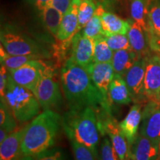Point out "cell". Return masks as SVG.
<instances>
[{
  "label": "cell",
  "instance_id": "1",
  "mask_svg": "<svg viewBox=\"0 0 160 160\" xmlns=\"http://www.w3.org/2000/svg\"><path fill=\"white\" fill-rule=\"evenodd\" d=\"M60 82L69 109L91 108L97 113L98 119L111 114V103L106 101L96 87L87 70L76 64L70 57L60 71Z\"/></svg>",
  "mask_w": 160,
  "mask_h": 160
},
{
  "label": "cell",
  "instance_id": "2",
  "mask_svg": "<svg viewBox=\"0 0 160 160\" xmlns=\"http://www.w3.org/2000/svg\"><path fill=\"white\" fill-rule=\"evenodd\" d=\"M62 117L55 111L45 110L25 127L22 151L25 156L35 157L55 145Z\"/></svg>",
  "mask_w": 160,
  "mask_h": 160
},
{
  "label": "cell",
  "instance_id": "3",
  "mask_svg": "<svg viewBox=\"0 0 160 160\" xmlns=\"http://www.w3.org/2000/svg\"><path fill=\"white\" fill-rule=\"evenodd\" d=\"M62 126L68 138H73L88 148L98 160L100 131L94 110L91 108L69 109L62 117Z\"/></svg>",
  "mask_w": 160,
  "mask_h": 160
},
{
  "label": "cell",
  "instance_id": "4",
  "mask_svg": "<svg viewBox=\"0 0 160 160\" xmlns=\"http://www.w3.org/2000/svg\"><path fill=\"white\" fill-rule=\"evenodd\" d=\"M4 97L20 124L28 122L39 114L42 107L34 93L16 83L10 73Z\"/></svg>",
  "mask_w": 160,
  "mask_h": 160
},
{
  "label": "cell",
  "instance_id": "5",
  "mask_svg": "<svg viewBox=\"0 0 160 160\" xmlns=\"http://www.w3.org/2000/svg\"><path fill=\"white\" fill-rule=\"evenodd\" d=\"M0 39L1 45L10 55H33L40 59L51 57V53L42 44L11 27L2 30Z\"/></svg>",
  "mask_w": 160,
  "mask_h": 160
},
{
  "label": "cell",
  "instance_id": "6",
  "mask_svg": "<svg viewBox=\"0 0 160 160\" xmlns=\"http://www.w3.org/2000/svg\"><path fill=\"white\" fill-rule=\"evenodd\" d=\"M42 108L54 111L62 103V94L55 69L46 62L34 92Z\"/></svg>",
  "mask_w": 160,
  "mask_h": 160
},
{
  "label": "cell",
  "instance_id": "7",
  "mask_svg": "<svg viewBox=\"0 0 160 160\" xmlns=\"http://www.w3.org/2000/svg\"><path fill=\"white\" fill-rule=\"evenodd\" d=\"M140 134L160 145V100L149 99L142 113Z\"/></svg>",
  "mask_w": 160,
  "mask_h": 160
},
{
  "label": "cell",
  "instance_id": "8",
  "mask_svg": "<svg viewBox=\"0 0 160 160\" xmlns=\"http://www.w3.org/2000/svg\"><path fill=\"white\" fill-rule=\"evenodd\" d=\"M99 127L101 134H106L110 138L119 160L131 159L128 143L120 129L119 123L111 114L106 115L99 120Z\"/></svg>",
  "mask_w": 160,
  "mask_h": 160
},
{
  "label": "cell",
  "instance_id": "9",
  "mask_svg": "<svg viewBox=\"0 0 160 160\" xmlns=\"http://www.w3.org/2000/svg\"><path fill=\"white\" fill-rule=\"evenodd\" d=\"M45 63L42 59L31 60L19 68L9 71V73L16 83L33 93Z\"/></svg>",
  "mask_w": 160,
  "mask_h": 160
},
{
  "label": "cell",
  "instance_id": "10",
  "mask_svg": "<svg viewBox=\"0 0 160 160\" xmlns=\"http://www.w3.org/2000/svg\"><path fill=\"white\" fill-rule=\"evenodd\" d=\"M145 68L146 58L138 59L127 72L125 77L131 97L135 103L140 104L143 102H148L144 88Z\"/></svg>",
  "mask_w": 160,
  "mask_h": 160
},
{
  "label": "cell",
  "instance_id": "11",
  "mask_svg": "<svg viewBox=\"0 0 160 160\" xmlns=\"http://www.w3.org/2000/svg\"><path fill=\"white\" fill-rule=\"evenodd\" d=\"M71 51L70 58L76 64L87 69L93 62L94 40L78 32L71 41Z\"/></svg>",
  "mask_w": 160,
  "mask_h": 160
},
{
  "label": "cell",
  "instance_id": "12",
  "mask_svg": "<svg viewBox=\"0 0 160 160\" xmlns=\"http://www.w3.org/2000/svg\"><path fill=\"white\" fill-rule=\"evenodd\" d=\"M80 2L81 0H72L69 10L63 15L57 39L62 45H71L73 37L79 32L78 11Z\"/></svg>",
  "mask_w": 160,
  "mask_h": 160
},
{
  "label": "cell",
  "instance_id": "13",
  "mask_svg": "<svg viewBox=\"0 0 160 160\" xmlns=\"http://www.w3.org/2000/svg\"><path fill=\"white\" fill-rule=\"evenodd\" d=\"M144 88L148 101L152 99H159L160 95V56L149 55L146 57Z\"/></svg>",
  "mask_w": 160,
  "mask_h": 160
},
{
  "label": "cell",
  "instance_id": "14",
  "mask_svg": "<svg viewBox=\"0 0 160 160\" xmlns=\"http://www.w3.org/2000/svg\"><path fill=\"white\" fill-rule=\"evenodd\" d=\"M91 79L106 101L108 102L110 85L115 77V71L111 63L93 62L87 69Z\"/></svg>",
  "mask_w": 160,
  "mask_h": 160
},
{
  "label": "cell",
  "instance_id": "15",
  "mask_svg": "<svg viewBox=\"0 0 160 160\" xmlns=\"http://www.w3.org/2000/svg\"><path fill=\"white\" fill-rule=\"evenodd\" d=\"M132 160H157L160 154V145L142 134H138L129 146Z\"/></svg>",
  "mask_w": 160,
  "mask_h": 160
},
{
  "label": "cell",
  "instance_id": "16",
  "mask_svg": "<svg viewBox=\"0 0 160 160\" xmlns=\"http://www.w3.org/2000/svg\"><path fill=\"white\" fill-rule=\"evenodd\" d=\"M25 127L18 128L0 143V160H13L23 155L22 143Z\"/></svg>",
  "mask_w": 160,
  "mask_h": 160
},
{
  "label": "cell",
  "instance_id": "17",
  "mask_svg": "<svg viewBox=\"0 0 160 160\" xmlns=\"http://www.w3.org/2000/svg\"><path fill=\"white\" fill-rule=\"evenodd\" d=\"M147 23L150 48L152 51L160 52V0L151 2Z\"/></svg>",
  "mask_w": 160,
  "mask_h": 160
},
{
  "label": "cell",
  "instance_id": "18",
  "mask_svg": "<svg viewBox=\"0 0 160 160\" xmlns=\"http://www.w3.org/2000/svg\"><path fill=\"white\" fill-rule=\"evenodd\" d=\"M142 105L136 103L130 109V111L119 126L125 136L129 146L133 142L137 137L138 130L142 121Z\"/></svg>",
  "mask_w": 160,
  "mask_h": 160
},
{
  "label": "cell",
  "instance_id": "19",
  "mask_svg": "<svg viewBox=\"0 0 160 160\" xmlns=\"http://www.w3.org/2000/svg\"><path fill=\"white\" fill-rule=\"evenodd\" d=\"M128 37L131 48L137 53L139 59L148 57L150 45L148 33L136 22H131Z\"/></svg>",
  "mask_w": 160,
  "mask_h": 160
},
{
  "label": "cell",
  "instance_id": "20",
  "mask_svg": "<svg viewBox=\"0 0 160 160\" xmlns=\"http://www.w3.org/2000/svg\"><path fill=\"white\" fill-rule=\"evenodd\" d=\"M102 25L105 37L113 34H128L131 21H125L111 12H105L102 15Z\"/></svg>",
  "mask_w": 160,
  "mask_h": 160
},
{
  "label": "cell",
  "instance_id": "21",
  "mask_svg": "<svg viewBox=\"0 0 160 160\" xmlns=\"http://www.w3.org/2000/svg\"><path fill=\"white\" fill-rule=\"evenodd\" d=\"M139 58L131 48L114 51L111 64L115 73L125 78L127 72Z\"/></svg>",
  "mask_w": 160,
  "mask_h": 160
},
{
  "label": "cell",
  "instance_id": "22",
  "mask_svg": "<svg viewBox=\"0 0 160 160\" xmlns=\"http://www.w3.org/2000/svg\"><path fill=\"white\" fill-rule=\"evenodd\" d=\"M108 99L110 102L117 105H128L133 101L125 78L115 73L109 88Z\"/></svg>",
  "mask_w": 160,
  "mask_h": 160
},
{
  "label": "cell",
  "instance_id": "23",
  "mask_svg": "<svg viewBox=\"0 0 160 160\" xmlns=\"http://www.w3.org/2000/svg\"><path fill=\"white\" fill-rule=\"evenodd\" d=\"M151 0H132L131 15L133 21L139 24L148 33V13Z\"/></svg>",
  "mask_w": 160,
  "mask_h": 160
},
{
  "label": "cell",
  "instance_id": "24",
  "mask_svg": "<svg viewBox=\"0 0 160 160\" xmlns=\"http://www.w3.org/2000/svg\"><path fill=\"white\" fill-rule=\"evenodd\" d=\"M41 14L45 28L51 33L52 36L57 38L58 31L63 17L62 13L51 5L42 11Z\"/></svg>",
  "mask_w": 160,
  "mask_h": 160
},
{
  "label": "cell",
  "instance_id": "25",
  "mask_svg": "<svg viewBox=\"0 0 160 160\" xmlns=\"http://www.w3.org/2000/svg\"><path fill=\"white\" fill-rule=\"evenodd\" d=\"M104 13L105 11L101 6L97 8L94 16L81 31L84 36L93 40L104 36L102 25V15Z\"/></svg>",
  "mask_w": 160,
  "mask_h": 160
},
{
  "label": "cell",
  "instance_id": "26",
  "mask_svg": "<svg viewBox=\"0 0 160 160\" xmlns=\"http://www.w3.org/2000/svg\"><path fill=\"white\" fill-rule=\"evenodd\" d=\"M114 51L106 42L105 36L94 39L93 62L101 63H111Z\"/></svg>",
  "mask_w": 160,
  "mask_h": 160
},
{
  "label": "cell",
  "instance_id": "27",
  "mask_svg": "<svg viewBox=\"0 0 160 160\" xmlns=\"http://www.w3.org/2000/svg\"><path fill=\"white\" fill-rule=\"evenodd\" d=\"M1 64H2L7 68L8 71L19 68V67L25 65L31 60L40 59L33 55H10L6 52L3 46L1 45Z\"/></svg>",
  "mask_w": 160,
  "mask_h": 160
},
{
  "label": "cell",
  "instance_id": "28",
  "mask_svg": "<svg viewBox=\"0 0 160 160\" xmlns=\"http://www.w3.org/2000/svg\"><path fill=\"white\" fill-rule=\"evenodd\" d=\"M0 126L9 133L17 128V120L12 113L4 97H1L0 102Z\"/></svg>",
  "mask_w": 160,
  "mask_h": 160
},
{
  "label": "cell",
  "instance_id": "29",
  "mask_svg": "<svg viewBox=\"0 0 160 160\" xmlns=\"http://www.w3.org/2000/svg\"><path fill=\"white\" fill-rule=\"evenodd\" d=\"M97 9V6L93 0H81L78 11L79 32L84 28V27L94 16Z\"/></svg>",
  "mask_w": 160,
  "mask_h": 160
},
{
  "label": "cell",
  "instance_id": "30",
  "mask_svg": "<svg viewBox=\"0 0 160 160\" xmlns=\"http://www.w3.org/2000/svg\"><path fill=\"white\" fill-rule=\"evenodd\" d=\"M68 139H69L71 143L74 160H97L95 155L88 148L73 138H68Z\"/></svg>",
  "mask_w": 160,
  "mask_h": 160
},
{
  "label": "cell",
  "instance_id": "31",
  "mask_svg": "<svg viewBox=\"0 0 160 160\" xmlns=\"http://www.w3.org/2000/svg\"><path fill=\"white\" fill-rule=\"evenodd\" d=\"M98 160H119L117 152L112 145L111 139H108L106 134L104 136L100 144Z\"/></svg>",
  "mask_w": 160,
  "mask_h": 160
},
{
  "label": "cell",
  "instance_id": "32",
  "mask_svg": "<svg viewBox=\"0 0 160 160\" xmlns=\"http://www.w3.org/2000/svg\"><path fill=\"white\" fill-rule=\"evenodd\" d=\"M105 38L108 45L113 51L131 48L128 37L125 34H113Z\"/></svg>",
  "mask_w": 160,
  "mask_h": 160
},
{
  "label": "cell",
  "instance_id": "33",
  "mask_svg": "<svg viewBox=\"0 0 160 160\" xmlns=\"http://www.w3.org/2000/svg\"><path fill=\"white\" fill-rule=\"evenodd\" d=\"M33 157L34 160H71L62 148H51Z\"/></svg>",
  "mask_w": 160,
  "mask_h": 160
},
{
  "label": "cell",
  "instance_id": "34",
  "mask_svg": "<svg viewBox=\"0 0 160 160\" xmlns=\"http://www.w3.org/2000/svg\"><path fill=\"white\" fill-rule=\"evenodd\" d=\"M8 77L9 71L5 65L1 64V68H0V94H1V97L5 96Z\"/></svg>",
  "mask_w": 160,
  "mask_h": 160
},
{
  "label": "cell",
  "instance_id": "35",
  "mask_svg": "<svg viewBox=\"0 0 160 160\" xmlns=\"http://www.w3.org/2000/svg\"><path fill=\"white\" fill-rule=\"evenodd\" d=\"M71 2L72 0H53L51 5L64 15L69 10Z\"/></svg>",
  "mask_w": 160,
  "mask_h": 160
},
{
  "label": "cell",
  "instance_id": "36",
  "mask_svg": "<svg viewBox=\"0 0 160 160\" xmlns=\"http://www.w3.org/2000/svg\"><path fill=\"white\" fill-rule=\"evenodd\" d=\"M29 1L32 3V5H34L35 8H37L38 11L42 12L52 5L53 0H29Z\"/></svg>",
  "mask_w": 160,
  "mask_h": 160
},
{
  "label": "cell",
  "instance_id": "37",
  "mask_svg": "<svg viewBox=\"0 0 160 160\" xmlns=\"http://www.w3.org/2000/svg\"><path fill=\"white\" fill-rule=\"evenodd\" d=\"M9 134L10 133L8 131H6L5 130H4L3 128H0V143L2 142Z\"/></svg>",
  "mask_w": 160,
  "mask_h": 160
},
{
  "label": "cell",
  "instance_id": "38",
  "mask_svg": "<svg viewBox=\"0 0 160 160\" xmlns=\"http://www.w3.org/2000/svg\"><path fill=\"white\" fill-rule=\"evenodd\" d=\"M13 160H34V157H31V156H25L22 155L21 157H19L17 159H15Z\"/></svg>",
  "mask_w": 160,
  "mask_h": 160
},
{
  "label": "cell",
  "instance_id": "39",
  "mask_svg": "<svg viewBox=\"0 0 160 160\" xmlns=\"http://www.w3.org/2000/svg\"><path fill=\"white\" fill-rule=\"evenodd\" d=\"M157 160H160V157H159V159H157Z\"/></svg>",
  "mask_w": 160,
  "mask_h": 160
},
{
  "label": "cell",
  "instance_id": "40",
  "mask_svg": "<svg viewBox=\"0 0 160 160\" xmlns=\"http://www.w3.org/2000/svg\"><path fill=\"white\" fill-rule=\"evenodd\" d=\"M159 100H160V95H159Z\"/></svg>",
  "mask_w": 160,
  "mask_h": 160
},
{
  "label": "cell",
  "instance_id": "41",
  "mask_svg": "<svg viewBox=\"0 0 160 160\" xmlns=\"http://www.w3.org/2000/svg\"><path fill=\"white\" fill-rule=\"evenodd\" d=\"M159 157H160V154H159Z\"/></svg>",
  "mask_w": 160,
  "mask_h": 160
},
{
  "label": "cell",
  "instance_id": "42",
  "mask_svg": "<svg viewBox=\"0 0 160 160\" xmlns=\"http://www.w3.org/2000/svg\"><path fill=\"white\" fill-rule=\"evenodd\" d=\"M129 160H130V159H129Z\"/></svg>",
  "mask_w": 160,
  "mask_h": 160
}]
</instances>
